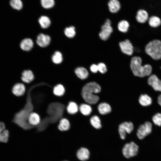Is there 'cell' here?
<instances>
[{
  "label": "cell",
  "instance_id": "obj_18",
  "mask_svg": "<svg viewBox=\"0 0 161 161\" xmlns=\"http://www.w3.org/2000/svg\"><path fill=\"white\" fill-rule=\"evenodd\" d=\"M9 136V131L5 129L4 123L0 122V142L7 143Z\"/></svg>",
  "mask_w": 161,
  "mask_h": 161
},
{
  "label": "cell",
  "instance_id": "obj_3",
  "mask_svg": "<svg viewBox=\"0 0 161 161\" xmlns=\"http://www.w3.org/2000/svg\"><path fill=\"white\" fill-rule=\"evenodd\" d=\"M145 51L153 59H161V41L156 39L150 41L145 46Z\"/></svg>",
  "mask_w": 161,
  "mask_h": 161
},
{
  "label": "cell",
  "instance_id": "obj_13",
  "mask_svg": "<svg viewBox=\"0 0 161 161\" xmlns=\"http://www.w3.org/2000/svg\"><path fill=\"white\" fill-rule=\"evenodd\" d=\"M34 78V75L30 70H24L21 73V80L23 82L27 84H29L32 82Z\"/></svg>",
  "mask_w": 161,
  "mask_h": 161
},
{
  "label": "cell",
  "instance_id": "obj_27",
  "mask_svg": "<svg viewBox=\"0 0 161 161\" xmlns=\"http://www.w3.org/2000/svg\"><path fill=\"white\" fill-rule=\"evenodd\" d=\"M129 27V24L128 22L125 20H122L119 21L118 24L117 28L120 32H126Z\"/></svg>",
  "mask_w": 161,
  "mask_h": 161
},
{
  "label": "cell",
  "instance_id": "obj_38",
  "mask_svg": "<svg viewBox=\"0 0 161 161\" xmlns=\"http://www.w3.org/2000/svg\"><path fill=\"white\" fill-rule=\"evenodd\" d=\"M67 161V160H64V161Z\"/></svg>",
  "mask_w": 161,
  "mask_h": 161
},
{
  "label": "cell",
  "instance_id": "obj_20",
  "mask_svg": "<svg viewBox=\"0 0 161 161\" xmlns=\"http://www.w3.org/2000/svg\"><path fill=\"white\" fill-rule=\"evenodd\" d=\"M140 104L143 106H147L151 105L152 103L151 98L146 94L141 95L139 98Z\"/></svg>",
  "mask_w": 161,
  "mask_h": 161
},
{
  "label": "cell",
  "instance_id": "obj_35",
  "mask_svg": "<svg viewBox=\"0 0 161 161\" xmlns=\"http://www.w3.org/2000/svg\"><path fill=\"white\" fill-rule=\"evenodd\" d=\"M98 70L100 73L102 74L105 73L107 71L106 66L103 63H100L97 65Z\"/></svg>",
  "mask_w": 161,
  "mask_h": 161
},
{
  "label": "cell",
  "instance_id": "obj_33",
  "mask_svg": "<svg viewBox=\"0 0 161 161\" xmlns=\"http://www.w3.org/2000/svg\"><path fill=\"white\" fill-rule=\"evenodd\" d=\"M42 7L45 9L51 8L54 6V0H40Z\"/></svg>",
  "mask_w": 161,
  "mask_h": 161
},
{
  "label": "cell",
  "instance_id": "obj_7",
  "mask_svg": "<svg viewBox=\"0 0 161 161\" xmlns=\"http://www.w3.org/2000/svg\"><path fill=\"white\" fill-rule=\"evenodd\" d=\"M133 129V125L131 122H125L120 124L119 126L118 131L121 138L124 139L126 133L130 134Z\"/></svg>",
  "mask_w": 161,
  "mask_h": 161
},
{
  "label": "cell",
  "instance_id": "obj_28",
  "mask_svg": "<svg viewBox=\"0 0 161 161\" xmlns=\"http://www.w3.org/2000/svg\"><path fill=\"white\" fill-rule=\"evenodd\" d=\"M80 112L84 115H89L92 112V109L91 107L89 105L82 104L79 107Z\"/></svg>",
  "mask_w": 161,
  "mask_h": 161
},
{
  "label": "cell",
  "instance_id": "obj_11",
  "mask_svg": "<svg viewBox=\"0 0 161 161\" xmlns=\"http://www.w3.org/2000/svg\"><path fill=\"white\" fill-rule=\"evenodd\" d=\"M50 41V38L48 35L41 33L38 35L36 42L39 46L44 47L49 44Z\"/></svg>",
  "mask_w": 161,
  "mask_h": 161
},
{
  "label": "cell",
  "instance_id": "obj_31",
  "mask_svg": "<svg viewBox=\"0 0 161 161\" xmlns=\"http://www.w3.org/2000/svg\"><path fill=\"white\" fill-rule=\"evenodd\" d=\"M52 60L55 64L61 63L63 61L62 55L61 53L58 51L55 52L52 56Z\"/></svg>",
  "mask_w": 161,
  "mask_h": 161
},
{
  "label": "cell",
  "instance_id": "obj_25",
  "mask_svg": "<svg viewBox=\"0 0 161 161\" xmlns=\"http://www.w3.org/2000/svg\"><path fill=\"white\" fill-rule=\"evenodd\" d=\"M149 25L152 27H157L161 24V20L158 17L156 16H151L148 19Z\"/></svg>",
  "mask_w": 161,
  "mask_h": 161
},
{
  "label": "cell",
  "instance_id": "obj_16",
  "mask_svg": "<svg viewBox=\"0 0 161 161\" xmlns=\"http://www.w3.org/2000/svg\"><path fill=\"white\" fill-rule=\"evenodd\" d=\"M107 5L110 12L112 13L118 12L121 8V4L118 0H109Z\"/></svg>",
  "mask_w": 161,
  "mask_h": 161
},
{
  "label": "cell",
  "instance_id": "obj_8",
  "mask_svg": "<svg viewBox=\"0 0 161 161\" xmlns=\"http://www.w3.org/2000/svg\"><path fill=\"white\" fill-rule=\"evenodd\" d=\"M119 45L121 51L123 53L129 55H131L133 54V47L129 40L127 39L120 42Z\"/></svg>",
  "mask_w": 161,
  "mask_h": 161
},
{
  "label": "cell",
  "instance_id": "obj_30",
  "mask_svg": "<svg viewBox=\"0 0 161 161\" xmlns=\"http://www.w3.org/2000/svg\"><path fill=\"white\" fill-rule=\"evenodd\" d=\"M90 122L92 125L96 129H100L101 127L100 120L97 116H92L90 119Z\"/></svg>",
  "mask_w": 161,
  "mask_h": 161
},
{
  "label": "cell",
  "instance_id": "obj_29",
  "mask_svg": "<svg viewBox=\"0 0 161 161\" xmlns=\"http://www.w3.org/2000/svg\"><path fill=\"white\" fill-rule=\"evenodd\" d=\"M9 4L11 7L15 10H19L23 8V3L21 0H10Z\"/></svg>",
  "mask_w": 161,
  "mask_h": 161
},
{
  "label": "cell",
  "instance_id": "obj_22",
  "mask_svg": "<svg viewBox=\"0 0 161 161\" xmlns=\"http://www.w3.org/2000/svg\"><path fill=\"white\" fill-rule=\"evenodd\" d=\"M65 92V88L62 84H57L53 88V94L56 96L61 97L63 96L64 95Z\"/></svg>",
  "mask_w": 161,
  "mask_h": 161
},
{
  "label": "cell",
  "instance_id": "obj_12",
  "mask_svg": "<svg viewBox=\"0 0 161 161\" xmlns=\"http://www.w3.org/2000/svg\"><path fill=\"white\" fill-rule=\"evenodd\" d=\"M27 121L30 125L33 126H35L40 124L41 119L38 114L32 112L29 114L27 118Z\"/></svg>",
  "mask_w": 161,
  "mask_h": 161
},
{
  "label": "cell",
  "instance_id": "obj_9",
  "mask_svg": "<svg viewBox=\"0 0 161 161\" xmlns=\"http://www.w3.org/2000/svg\"><path fill=\"white\" fill-rule=\"evenodd\" d=\"M147 82L154 90L161 92V80L156 75H150L148 78Z\"/></svg>",
  "mask_w": 161,
  "mask_h": 161
},
{
  "label": "cell",
  "instance_id": "obj_32",
  "mask_svg": "<svg viewBox=\"0 0 161 161\" xmlns=\"http://www.w3.org/2000/svg\"><path fill=\"white\" fill-rule=\"evenodd\" d=\"M64 32L67 37L70 38H72L76 34L75 28L73 26L66 27L64 30Z\"/></svg>",
  "mask_w": 161,
  "mask_h": 161
},
{
  "label": "cell",
  "instance_id": "obj_36",
  "mask_svg": "<svg viewBox=\"0 0 161 161\" xmlns=\"http://www.w3.org/2000/svg\"><path fill=\"white\" fill-rule=\"evenodd\" d=\"M90 69L91 71L94 73H97L98 71L97 65L95 64H92Z\"/></svg>",
  "mask_w": 161,
  "mask_h": 161
},
{
  "label": "cell",
  "instance_id": "obj_5",
  "mask_svg": "<svg viewBox=\"0 0 161 161\" xmlns=\"http://www.w3.org/2000/svg\"><path fill=\"white\" fill-rule=\"evenodd\" d=\"M101 29L99 33V37L102 40L106 41L109 38L113 30L109 19H106L104 24L102 26Z\"/></svg>",
  "mask_w": 161,
  "mask_h": 161
},
{
  "label": "cell",
  "instance_id": "obj_4",
  "mask_svg": "<svg viewBox=\"0 0 161 161\" xmlns=\"http://www.w3.org/2000/svg\"><path fill=\"white\" fill-rule=\"evenodd\" d=\"M139 147L134 142H131L125 145L122 149L124 157L127 158L136 156L138 152Z\"/></svg>",
  "mask_w": 161,
  "mask_h": 161
},
{
  "label": "cell",
  "instance_id": "obj_23",
  "mask_svg": "<svg viewBox=\"0 0 161 161\" xmlns=\"http://www.w3.org/2000/svg\"><path fill=\"white\" fill-rule=\"evenodd\" d=\"M67 113L70 114H74L78 111V107L77 103L74 102H69L66 107Z\"/></svg>",
  "mask_w": 161,
  "mask_h": 161
},
{
  "label": "cell",
  "instance_id": "obj_19",
  "mask_svg": "<svg viewBox=\"0 0 161 161\" xmlns=\"http://www.w3.org/2000/svg\"><path fill=\"white\" fill-rule=\"evenodd\" d=\"M33 46V43L32 40L29 38H26L23 40L20 44L21 48L25 51L31 50Z\"/></svg>",
  "mask_w": 161,
  "mask_h": 161
},
{
  "label": "cell",
  "instance_id": "obj_10",
  "mask_svg": "<svg viewBox=\"0 0 161 161\" xmlns=\"http://www.w3.org/2000/svg\"><path fill=\"white\" fill-rule=\"evenodd\" d=\"M26 90L24 84L18 83L14 85L12 88V92L13 94L17 97H20L24 95Z\"/></svg>",
  "mask_w": 161,
  "mask_h": 161
},
{
  "label": "cell",
  "instance_id": "obj_1",
  "mask_svg": "<svg viewBox=\"0 0 161 161\" xmlns=\"http://www.w3.org/2000/svg\"><path fill=\"white\" fill-rule=\"evenodd\" d=\"M142 59L139 56H134L132 58L130 66L133 74L140 78L150 76L152 71L151 66L149 64L142 66Z\"/></svg>",
  "mask_w": 161,
  "mask_h": 161
},
{
  "label": "cell",
  "instance_id": "obj_21",
  "mask_svg": "<svg viewBox=\"0 0 161 161\" xmlns=\"http://www.w3.org/2000/svg\"><path fill=\"white\" fill-rule=\"evenodd\" d=\"M75 72L77 76L82 80L86 78L89 75L88 71L83 67H78L75 69Z\"/></svg>",
  "mask_w": 161,
  "mask_h": 161
},
{
  "label": "cell",
  "instance_id": "obj_14",
  "mask_svg": "<svg viewBox=\"0 0 161 161\" xmlns=\"http://www.w3.org/2000/svg\"><path fill=\"white\" fill-rule=\"evenodd\" d=\"M76 156L80 160L85 161L88 159L90 156V152L87 148L81 147L77 151Z\"/></svg>",
  "mask_w": 161,
  "mask_h": 161
},
{
  "label": "cell",
  "instance_id": "obj_6",
  "mask_svg": "<svg viewBox=\"0 0 161 161\" xmlns=\"http://www.w3.org/2000/svg\"><path fill=\"white\" fill-rule=\"evenodd\" d=\"M152 130V124L149 121H146L139 127L137 133V136L139 139L142 140L150 134Z\"/></svg>",
  "mask_w": 161,
  "mask_h": 161
},
{
  "label": "cell",
  "instance_id": "obj_15",
  "mask_svg": "<svg viewBox=\"0 0 161 161\" xmlns=\"http://www.w3.org/2000/svg\"><path fill=\"white\" fill-rule=\"evenodd\" d=\"M70 128V123L69 120L66 118L63 117L59 121L58 128L61 132L68 131Z\"/></svg>",
  "mask_w": 161,
  "mask_h": 161
},
{
  "label": "cell",
  "instance_id": "obj_2",
  "mask_svg": "<svg viewBox=\"0 0 161 161\" xmlns=\"http://www.w3.org/2000/svg\"><path fill=\"white\" fill-rule=\"evenodd\" d=\"M100 91V87L98 84L95 82H90L83 86L81 94L86 102L90 104H95L98 101L99 97L93 94L98 93Z\"/></svg>",
  "mask_w": 161,
  "mask_h": 161
},
{
  "label": "cell",
  "instance_id": "obj_37",
  "mask_svg": "<svg viewBox=\"0 0 161 161\" xmlns=\"http://www.w3.org/2000/svg\"><path fill=\"white\" fill-rule=\"evenodd\" d=\"M157 101L159 105L161 106V94L158 96Z\"/></svg>",
  "mask_w": 161,
  "mask_h": 161
},
{
  "label": "cell",
  "instance_id": "obj_17",
  "mask_svg": "<svg viewBox=\"0 0 161 161\" xmlns=\"http://www.w3.org/2000/svg\"><path fill=\"white\" fill-rule=\"evenodd\" d=\"M136 18L138 22L141 23H145L148 19L147 12L143 9H140L137 12Z\"/></svg>",
  "mask_w": 161,
  "mask_h": 161
},
{
  "label": "cell",
  "instance_id": "obj_34",
  "mask_svg": "<svg viewBox=\"0 0 161 161\" xmlns=\"http://www.w3.org/2000/svg\"><path fill=\"white\" fill-rule=\"evenodd\" d=\"M152 120L155 125L161 126V113H158L155 114L152 117Z\"/></svg>",
  "mask_w": 161,
  "mask_h": 161
},
{
  "label": "cell",
  "instance_id": "obj_26",
  "mask_svg": "<svg viewBox=\"0 0 161 161\" xmlns=\"http://www.w3.org/2000/svg\"><path fill=\"white\" fill-rule=\"evenodd\" d=\"M38 21L41 27L44 29L48 28L51 24L50 19L46 16H41L39 18Z\"/></svg>",
  "mask_w": 161,
  "mask_h": 161
},
{
  "label": "cell",
  "instance_id": "obj_24",
  "mask_svg": "<svg viewBox=\"0 0 161 161\" xmlns=\"http://www.w3.org/2000/svg\"><path fill=\"white\" fill-rule=\"evenodd\" d=\"M98 109L100 114L102 115L109 113L111 111L110 106L106 103H100L98 106Z\"/></svg>",
  "mask_w": 161,
  "mask_h": 161
}]
</instances>
